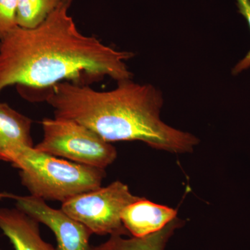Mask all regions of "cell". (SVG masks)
<instances>
[{
    "instance_id": "11",
    "label": "cell",
    "mask_w": 250,
    "mask_h": 250,
    "mask_svg": "<svg viewBox=\"0 0 250 250\" xmlns=\"http://www.w3.org/2000/svg\"><path fill=\"white\" fill-rule=\"evenodd\" d=\"M62 0H18V25L25 29L39 26Z\"/></svg>"
},
{
    "instance_id": "7",
    "label": "cell",
    "mask_w": 250,
    "mask_h": 250,
    "mask_svg": "<svg viewBox=\"0 0 250 250\" xmlns=\"http://www.w3.org/2000/svg\"><path fill=\"white\" fill-rule=\"evenodd\" d=\"M0 229L14 250H57L42 239L39 222L19 208H0Z\"/></svg>"
},
{
    "instance_id": "1",
    "label": "cell",
    "mask_w": 250,
    "mask_h": 250,
    "mask_svg": "<svg viewBox=\"0 0 250 250\" xmlns=\"http://www.w3.org/2000/svg\"><path fill=\"white\" fill-rule=\"evenodd\" d=\"M72 1L62 0L37 27L18 26L0 40V93L15 84L46 90L62 82L132 79L126 62L134 54L81 32L69 14Z\"/></svg>"
},
{
    "instance_id": "4",
    "label": "cell",
    "mask_w": 250,
    "mask_h": 250,
    "mask_svg": "<svg viewBox=\"0 0 250 250\" xmlns=\"http://www.w3.org/2000/svg\"><path fill=\"white\" fill-rule=\"evenodd\" d=\"M41 125L43 138L34 146L41 152L101 169L116 160V147L84 125L56 117L45 118Z\"/></svg>"
},
{
    "instance_id": "10",
    "label": "cell",
    "mask_w": 250,
    "mask_h": 250,
    "mask_svg": "<svg viewBox=\"0 0 250 250\" xmlns=\"http://www.w3.org/2000/svg\"><path fill=\"white\" fill-rule=\"evenodd\" d=\"M184 222L175 218L166 227L155 233L143 237L110 236L105 243L92 246L91 250H166L167 243L177 229L183 227Z\"/></svg>"
},
{
    "instance_id": "5",
    "label": "cell",
    "mask_w": 250,
    "mask_h": 250,
    "mask_svg": "<svg viewBox=\"0 0 250 250\" xmlns=\"http://www.w3.org/2000/svg\"><path fill=\"white\" fill-rule=\"evenodd\" d=\"M141 198L133 195L127 185L116 181L72 197L62 203V209L93 234L131 236L123 225L122 214L126 207Z\"/></svg>"
},
{
    "instance_id": "12",
    "label": "cell",
    "mask_w": 250,
    "mask_h": 250,
    "mask_svg": "<svg viewBox=\"0 0 250 250\" xmlns=\"http://www.w3.org/2000/svg\"><path fill=\"white\" fill-rule=\"evenodd\" d=\"M18 0H0V40L18 27Z\"/></svg>"
},
{
    "instance_id": "13",
    "label": "cell",
    "mask_w": 250,
    "mask_h": 250,
    "mask_svg": "<svg viewBox=\"0 0 250 250\" xmlns=\"http://www.w3.org/2000/svg\"><path fill=\"white\" fill-rule=\"evenodd\" d=\"M237 7L238 12L244 17L248 22L250 29V0H236ZM250 67V49L241 61L233 67L232 72L233 75H238L243 70H247Z\"/></svg>"
},
{
    "instance_id": "8",
    "label": "cell",
    "mask_w": 250,
    "mask_h": 250,
    "mask_svg": "<svg viewBox=\"0 0 250 250\" xmlns=\"http://www.w3.org/2000/svg\"><path fill=\"white\" fill-rule=\"evenodd\" d=\"M177 215V210L141 197L125 208L122 220L131 236L143 237L159 231Z\"/></svg>"
},
{
    "instance_id": "6",
    "label": "cell",
    "mask_w": 250,
    "mask_h": 250,
    "mask_svg": "<svg viewBox=\"0 0 250 250\" xmlns=\"http://www.w3.org/2000/svg\"><path fill=\"white\" fill-rule=\"evenodd\" d=\"M9 199L16 200V208L52 230L57 239V250H91L90 238L93 233L62 209L52 208L45 200L33 195L10 193Z\"/></svg>"
},
{
    "instance_id": "9",
    "label": "cell",
    "mask_w": 250,
    "mask_h": 250,
    "mask_svg": "<svg viewBox=\"0 0 250 250\" xmlns=\"http://www.w3.org/2000/svg\"><path fill=\"white\" fill-rule=\"evenodd\" d=\"M31 124L30 118L0 103V161L11 164L22 147H34Z\"/></svg>"
},
{
    "instance_id": "3",
    "label": "cell",
    "mask_w": 250,
    "mask_h": 250,
    "mask_svg": "<svg viewBox=\"0 0 250 250\" xmlns=\"http://www.w3.org/2000/svg\"><path fill=\"white\" fill-rule=\"evenodd\" d=\"M11 164L31 195L62 203L101 187L106 176L104 169L59 159L34 146L22 147Z\"/></svg>"
},
{
    "instance_id": "2",
    "label": "cell",
    "mask_w": 250,
    "mask_h": 250,
    "mask_svg": "<svg viewBox=\"0 0 250 250\" xmlns=\"http://www.w3.org/2000/svg\"><path fill=\"white\" fill-rule=\"evenodd\" d=\"M42 100L54 117L77 122L108 143L141 141L149 147L174 154L192 152L200 140L161 119V92L154 85L132 79L118 82L116 88L98 91L70 82L46 90Z\"/></svg>"
}]
</instances>
